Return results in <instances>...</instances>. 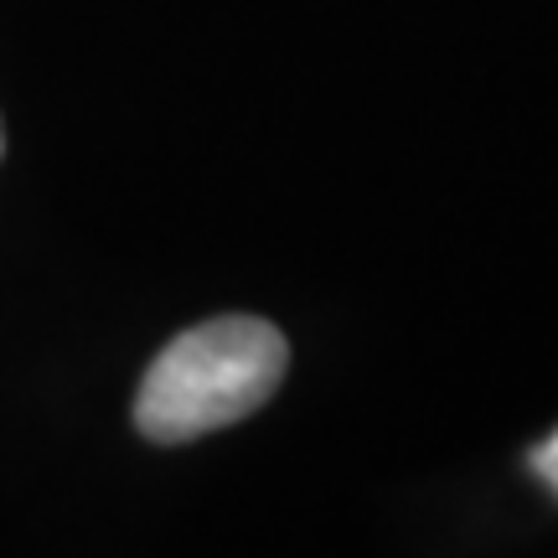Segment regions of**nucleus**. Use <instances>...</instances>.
<instances>
[{
    "instance_id": "1",
    "label": "nucleus",
    "mask_w": 558,
    "mask_h": 558,
    "mask_svg": "<svg viewBox=\"0 0 558 558\" xmlns=\"http://www.w3.org/2000/svg\"><path fill=\"white\" fill-rule=\"evenodd\" d=\"M290 341L259 316L202 320L160 347L135 393V429L156 445H186L259 414L279 393Z\"/></svg>"
},
{
    "instance_id": "2",
    "label": "nucleus",
    "mask_w": 558,
    "mask_h": 558,
    "mask_svg": "<svg viewBox=\"0 0 558 558\" xmlns=\"http://www.w3.org/2000/svg\"><path fill=\"white\" fill-rule=\"evenodd\" d=\"M527 465H533V476H538L543 486H548V492L558 497V429H554V435H543L538 445H533Z\"/></svg>"
},
{
    "instance_id": "3",
    "label": "nucleus",
    "mask_w": 558,
    "mask_h": 558,
    "mask_svg": "<svg viewBox=\"0 0 558 558\" xmlns=\"http://www.w3.org/2000/svg\"><path fill=\"white\" fill-rule=\"evenodd\" d=\"M0 156H5V130H0Z\"/></svg>"
}]
</instances>
